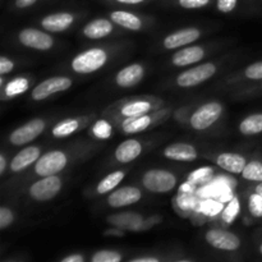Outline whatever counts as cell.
Instances as JSON below:
<instances>
[{
  "mask_svg": "<svg viewBox=\"0 0 262 262\" xmlns=\"http://www.w3.org/2000/svg\"><path fill=\"white\" fill-rule=\"evenodd\" d=\"M43 129H45V122L40 118H36L13 130L9 136V141L14 146L26 145L37 138L43 132Z\"/></svg>",
  "mask_w": 262,
  "mask_h": 262,
  "instance_id": "7",
  "label": "cell"
},
{
  "mask_svg": "<svg viewBox=\"0 0 262 262\" xmlns=\"http://www.w3.org/2000/svg\"><path fill=\"white\" fill-rule=\"evenodd\" d=\"M113 32V23L105 18H99L87 23L83 28V35L86 37L97 40V38L106 37Z\"/></svg>",
  "mask_w": 262,
  "mask_h": 262,
  "instance_id": "21",
  "label": "cell"
},
{
  "mask_svg": "<svg viewBox=\"0 0 262 262\" xmlns=\"http://www.w3.org/2000/svg\"><path fill=\"white\" fill-rule=\"evenodd\" d=\"M107 222L114 227L120 228V229H129V230H140L143 225V219L141 215L135 214V212H124V214L113 215L107 217Z\"/></svg>",
  "mask_w": 262,
  "mask_h": 262,
  "instance_id": "19",
  "label": "cell"
},
{
  "mask_svg": "<svg viewBox=\"0 0 262 262\" xmlns=\"http://www.w3.org/2000/svg\"><path fill=\"white\" fill-rule=\"evenodd\" d=\"M242 177L247 181L251 182H257L261 183L262 182V163L258 160H252L247 163L246 168L243 169Z\"/></svg>",
  "mask_w": 262,
  "mask_h": 262,
  "instance_id": "27",
  "label": "cell"
},
{
  "mask_svg": "<svg viewBox=\"0 0 262 262\" xmlns=\"http://www.w3.org/2000/svg\"><path fill=\"white\" fill-rule=\"evenodd\" d=\"M241 211V204H239V200L235 197V199H232L228 204V206L225 207V210L222 211V217L224 220V223L227 224H230L235 220V217L238 216Z\"/></svg>",
  "mask_w": 262,
  "mask_h": 262,
  "instance_id": "29",
  "label": "cell"
},
{
  "mask_svg": "<svg viewBox=\"0 0 262 262\" xmlns=\"http://www.w3.org/2000/svg\"><path fill=\"white\" fill-rule=\"evenodd\" d=\"M115 2L120 3V4H128V5H136V4H141L145 0H115Z\"/></svg>",
  "mask_w": 262,
  "mask_h": 262,
  "instance_id": "44",
  "label": "cell"
},
{
  "mask_svg": "<svg viewBox=\"0 0 262 262\" xmlns=\"http://www.w3.org/2000/svg\"><path fill=\"white\" fill-rule=\"evenodd\" d=\"M201 211L205 212L207 215H216L219 212L223 211V206L220 202L216 201H206L202 204Z\"/></svg>",
  "mask_w": 262,
  "mask_h": 262,
  "instance_id": "35",
  "label": "cell"
},
{
  "mask_svg": "<svg viewBox=\"0 0 262 262\" xmlns=\"http://www.w3.org/2000/svg\"><path fill=\"white\" fill-rule=\"evenodd\" d=\"M124 177H125L124 171L122 170L113 171V173H110L109 176H106L101 182H100L99 186H97V192H99L100 194L107 193V192H110L112 189H114L115 187L123 181Z\"/></svg>",
  "mask_w": 262,
  "mask_h": 262,
  "instance_id": "25",
  "label": "cell"
},
{
  "mask_svg": "<svg viewBox=\"0 0 262 262\" xmlns=\"http://www.w3.org/2000/svg\"><path fill=\"white\" fill-rule=\"evenodd\" d=\"M141 197H142V193L137 187L125 186L113 192L107 199V204L112 207L118 209V207H124L136 204V202L140 201Z\"/></svg>",
  "mask_w": 262,
  "mask_h": 262,
  "instance_id": "11",
  "label": "cell"
},
{
  "mask_svg": "<svg viewBox=\"0 0 262 262\" xmlns=\"http://www.w3.org/2000/svg\"><path fill=\"white\" fill-rule=\"evenodd\" d=\"M215 73H216V66L212 63H205L194 67V68L187 69L183 73L179 74L177 78V83L184 89L193 87L210 79Z\"/></svg>",
  "mask_w": 262,
  "mask_h": 262,
  "instance_id": "5",
  "label": "cell"
},
{
  "mask_svg": "<svg viewBox=\"0 0 262 262\" xmlns=\"http://www.w3.org/2000/svg\"><path fill=\"white\" fill-rule=\"evenodd\" d=\"M142 183L147 191L154 193H166L177 184V178L173 173L165 169H151L143 174Z\"/></svg>",
  "mask_w": 262,
  "mask_h": 262,
  "instance_id": "2",
  "label": "cell"
},
{
  "mask_svg": "<svg viewBox=\"0 0 262 262\" xmlns=\"http://www.w3.org/2000/svg\"><path fill=\"white\" fill-rule=\"evenodd\" d=\"M130 262H159V258L156 257H138L130 260Z\"/></svg>",
  "mask_w": 262,
  "mask_h": 262,
  "instance_id": "43",
  "label": "cell"
},
{
  "mask_svg": "<svg viewBox=\"0 0 262 262\" xmlns=\"http://www.w3.org/2000/svg\"><path fill=\"white\" fill-rule=\"evenodd\" d=\"M142 152V146L137 140H127L120 143L115 150V158L119 163H130Z\"/></svg>",
  "mask_w": 262,
  "mask_h": 262,
  "instance_id": "20",
  "label": "cell"
},
{
  "mask_svg": "<svg viewBox=\"0 0 262 262\" xmlns=\"http://www.w3.org/2000/svg\"><path fill=\"white\" fill-rule=\"evenodd\" d=\"M92 262H119L122 261V255L118 253L117 251H99L95 253L91 258Z\"/></svg>",
  "mask_w": 262,
  "mask_h": 262,
  "instance_id": "30",
  "label": "cell"
},
{
  "mask_svg": "<svg viewBox=\"0 0 262 262\" xmlns=\"http://www.w3.org/2000/svg\"><path fill=\"white\" fill-rule=\"evenodd\" d=\"M200 36H201V32L194 27L176 31V32L170 33V35H168L164 38V48L168 49V50H173V49L188 45V43L199 40Z\"/></svg>",
  "mask_w": 262,
  "mask_h": 262,
  "instance_id": "12",
  "label": "cell"
},
{
  "mask_svg": "<svg viewBox=\"0 0 262 262\" xmlns=\"http://www.w3.org/2000/svg\"><path fill=\"white\" fill-rule=\"evenodd\" d=\"M210 0H178V4L184 9H200L206 7Z\"/></svg>",
  "mask_w": 262,
  "mask_h": 262,
  "instance_id": "37",
  "label": "cell"
},
{
  "mask_svg": "<svg viewBox=\"0 0 262 262\" xmlns=\"http://www.w3.org/2000/svg\"><path fill=\"white\" fill-rule=\"evenodd\" d=\"M206 242L217 250L235 251L241 247V239L233 233L222 229H211L206 233Z\"/></svg>",
  "mask_w": 262,
  "mask_h": 262,
  "instance_id": "10",
  "label": "cell"
},
{
  "mask_svg": "<svg viewBox=\"0 0 262 262\" xmlns=\"http://www.w3.org/2000/svg\"><path fill=\"white\" fill-rule=\"evenodd\" d=\"M164 156L176 161H193L197 159V151L188 143H173L164 150Z\"/></svg>",
  "mask_w": 262,
  "mask_h": 262,
  "instance_id": "15",
  "label": "cell"
},
{
  "mask_svg": "<svg viewBox=\"0 0 262 262\" xmlns=\"http://www.w3.org/2000/svg\"><path fill=\"white\" fill-rule=\"evenodd\" d=\"M61 186H63V183H61V179L59 177H42V179L35 182L31 186L30 194L36 201H49L60 192Z\"/></svg>",
  "mask_w": 262,
  "mask_h": 262,
  "instance_id": "6",
  "label": "cell"
},
{
  "mask_svg": "<svg viewBox=\"0 0 262 262\" xmlns=\"http://www.w3.org/2000/svg\"><path fill=\"white\" fill-rule=\"evenodd\" d=\"M216 164L225 171L232 174H242L243 169L247 165V160L239 154L225 152L217 156Z\"/></svg>",
  "mask_w": 262,
  "mask_h": 262,
  "instance_id": "17",
  "label": "cell"
},
{
  "mask_svg": "<svg viewBox=\"0 0 262 262\" xmlns=\"http://www.w3.org/2000/svg\"><path fill=\"white\" fill-rule=\"evenodd\" d=\"M38 0H15V7L19 8V9H26V8L36 4Z\"/></svg>",
  "mask_w": 262,
  "mask_h": 262,
  "instance_id": "41",
  "label": "cell"
},
{
  "mask_svg": "<svg viewBox=\"0 0 262 262\" xmlns=\"http://www.w3.org/2000/svg\"><path fill=\"white\" fill-rule=\"evenodd\" d=\"M178 204H179V206L184 210H191V209H193V206H194L193 199H192L191 196H188V194H184V196L179 197Z\"/></svg>",
  "mask_w": 262,
  "mask_h": 262,
  "instance_id": "40",
  "label": "cell"
},
{
  "mask_svg": "<svg viewBox=\"0 0 262 262\" xmlns=\"http://www.w3.org/2000/svg\"><path fill=\"white\" fill-rule=\"evenodd\" d=\"M246 77L252 81H262V61L248 66L245 71Z\"/></svg>",
  "mask_w": 262,
  "mask_h": 262,
  "instance_id": "33",
  "label": "cell"
},
{
  "mask_svg": "<svg viewBox=\"0 0 262 262\" xmlns=\"http://www.w3.org/2000/svg\"><path fill=\"white\" fill-rule=\"evenodd\" d=\"M223 106L219 102H207L200 106L191 117V125L196 130H205L220 118Z\"/></svg>",
  "mask_w": 262,
  "mask_h": 262,
  "instance_id": "4",
  "label": "cell"
},
{
  "mask_svg": "<svg viewBox=\"0 0 262 262\" xmlns=\"http://www.w3.org/2000/svg\"><path fill=\"white\" fill-rule=\"evenodd\" d=\"M255 192H257V193L260 194V196L262 197V182H261V183H258L257 186H256V189H255Z\"/></svg>",
  "mask_w": 262,
  "mask_h": 262,
  "instance_id": "46",
  "label": "cell"
},
{
  "mask_svg": "<svg viewBox=\"0 0 262 262\" xmlns=\"http://www.w3.org/2000/svg\"><path fill=\"white\" fill-rule=\"evenodd\" d=\"M110 18L114 23L123 28H127L130 31H138L142 27V20L137 17L136 14L130 12H125V10H115L110 14Z\"/></svg>",
  "mask_w": 262,
  "mask_h": 262,
  "instance_id": "22",
  "label": "cell"
},
{
  "mask_svg": "<svg viewBox=\"0 0 262 262\" xmlns=\"http://www.w3.org/2000/svg\"><path fill=\"white\" fill-rule=\"evenodd\" d=\"M13 212L12 210L8 207H2L0 209V229H7L10 224L13 223Z\"/></svg>",
  "mask_w": 262,
  "mask_h": 262,
  "instance_id": "36",
  "label": "cell"
},
{
  "mask_svg": "<svg viewBox=\"0 0 262 262\" xmlns=\"http://www.w3.org/2000/svg\"><path fill=\"white\" fill-rule=\"evenodd\" d=\"M248 209L252 216L262 217V197L257 192H253L248 199Z\"/></svg>",
  "mask_w": 262,
  "mask_h": 262,
  "instance_id": "31",
  "label": "cell"
},
{
  "mask_svg": "<svg viewBox=\"0 0 262 262\" xmlns=\"http://www.w3.org/2000/svg\"><path fill=\"white\" fill-rule=\"evenodd\" d=\"M13 67H14L13 61L9 60L7 56H2V58H0V74H2V76L9 73L13 69Z\"/></svg>",
  "mask_w": 262,
  "mask_h": 262,
  "instance_id": "39",
  "label": "cell"
},
{
  "mask_svg": "<svg viewBox=\"0 0 262 262\" xmlns=\"http://www.w3.org/2000/svg\"><path fill=\"white\" fill-rule=\"evenodd\" d=\"M38 158H40V148L36 147V146L26 147L13 158L12 163H10V169L18 173V171L30 166L32 163L37 161Z\"/></svg>",
  "mask_w": 262,
  "mask_h": 262,
  "instance_id": "18",
  "label": "cell"
},
{
  "mask_svg": "<svg viewBox=\"0 0 262 262\" xmlns=\"http://www.w3.org/2000/svg\"><path fill=\"white\" fill-rule=\"evenodd\" d=\"M78 120L76 119H67L63 122L58 123L53 129L54 137H67V136L72 135L78 129Z\"/></svg>",
  "mask_w": 262,
  "mask_h": 262,
  "instance_id": "28",
  "label": "cell"
},
{
  "mask_svg": "<svg viewBox=\"0 0 262 262\" xmlns=\"http://www.w3.org/2000/svg\"><path fill=\"white\" fill-rule=\"evenodd\" d=\"M151 124V118L148 115H140V117L129 118L123 124V129L125 133H137L147 129Z\"/></svg>",
  "mask_w": 262,
  "mask_h": 262,
  "instance_id": "24",
  "label": "cell"
},
{
  "mask_svg": "<svg viewBox=\"0 0 262 262\" xmlns=\"http://www.w3.org/2000/svg\"><path fill=\"white\" fill-rule=\"evenodd\" d=\"M72 86V81L68 77H51V78L45 79L41 83H38L35 89L32 90V99L36 101L48 99L49 96L58 92L66 91Z\"/></svg>",
  "mask_w": 262,
  "mask_h": 262,
  "instance_id": "8",
  "label": "cell"
},
{
  "mask_svg": "<svg viewBox=\"0 0 262 262\" xmlns=\"http://www.w3.org/2000/svg\"><path fill=\"white\" fill-rule=\"evenodd\" d=\"M151 110V104L147 101H135L127 104L123 106L122 115L127 118H135L140 117V115H145L146 113Z\"/></svg>",
  "mask_w": 262,
  "mask_h": 262,
  "instance_id": "26",
  "label": "cell"
},
{
  "mask_svg": "<svg viewBox=\"0 0 262 262\" xmlns=\"http://www.w3.org/2000/svg\"><path fill=\"white\" fill-rule=\"evenodd\" d=\"M107 55L102 49L94 48L78 54L72 61V69L77 73L89 74L99 71L105 66Z\"/></svg>",
  "mask_w": 262,
  "mask_h": 262,
  "instance_id": "1",
  "label": "cell"
},
{
  "mask_svg": "<svg viewBox=\"0 0 262 262\" xmlns=\"http://www.w3.org/2000/svg\"><path fill=\"white\" fill-rule=\"evenodd\" d=\"M19 42L27 48L35 50H49L54 45V40L50 35L35 28H25L18 35Z\"/></svg>",
  "mask_w": 262,
  "mask_h": 262,
  "instance_id": "9",
  "label": "cell"
},
{
  "mask_svg": "<svg viewBox=\"0 0 262 262\" xmlns=\"http://www.w3.org/2000/svg\"><path fill=\"white\" fill-rule=\"evenodd\" d=\"M27 89V81L26 79H15V81L10 82L8 84V90H7V94L8 95H17L19 92H23L25 90Z\"/></svg>",
  "mask_w": 262,
  "mask_h": 262,
  "instance_id": "34",
  "label": "cell"
},
{
  "mask_svg": "<svg viewBox=\"0 0 262 262\" xmlns=\"http://www.w3.org/2000/svg\"><path fill=\"white\" fill-rule=\"evenodd\" d=\"M67 156L61 151L55 150L46 152L36 161L35 171L40 177L56 176L67 166Z\"/></svg>",
  "mask_w": 262,
  "mask_h": 262,
  "instance_id": "3",
  "label": "cell"
},
{
  "mask_svg": "<svg viewBox=\"0 0 262 262\" xmlns=\"http://www.w3.org/2000/svg\"><path fill=\"white\" fill-rule=\"evenodd\" d=\"M83 261H84V257L82 255H78V253L69 255L61 260V262H83Z\"/></svg>",
  "mask_w": 262,
  "mask_h": 262,
  "instance_id": "42",
  "label": "cell"
},
{
  "mask_svg": "<svg viewBox=\"0 0 262 262\" xmlns=\"http://www.w3.org/2000/svg\"><path fill=\"white\" fill-rule=\"evenodd\" d=\"M5 168H7V160H5L4 156H0V174H4Z\"/></svg>",
  "mask_w": 262,
  "mask_h": 262,
  "instance_id": "45",
  "label": "cell"
},
{
  "mask_svg": "<svg viewBox=\"0 0 262 262\" xmlns=\"http://www.w3.org/2000/svg\"><path fill=\"white\" fill-rule=\"evenodd\" d=\"M239 130L242 135L246 136H255L262 133V114L248 115L246 119H243L239 124Z\"/></svg>",
  "mask_w": 262,
  "mask_h": 262,
  "instance_id": "23",
  "label": "cell"
},
{
  "mask_svg": "<svg viewBox=\"0 0 262 262\" xmlns=\"http://www.w3.org/2000/svg\"><path fill=\"white\" fill-rule=\"evenodd\" d=\"M205 56V50L201 46H189L177 51L171 58V63L176 67H187L197 63Z\"/></svg>",
  "mask_w": 262,
  "mask_h": 262,
  "instance_id": "16",
  "label": "cell"
},
{
  "mask_svg": "<svg viewBox=\"0 0 262 262\" xmlns=\"http://www.w3.org/2000/svg\"><path fill=\"white\" fill-rule=\"evenodd\" d=\"M74 22V17L72 13L68 12H59L49 14L41 20V26L45 30L51 31V32H61V31L68 30Z\"/></svg>",
  "mask_w": 262,
  "mask_h": 262,
  "instance_id": "13",
  "label": "cell"
},
{
  "mask_svg": "<svg viewBox=\"0 0 262 262\" xmlns=\"http://www.w3.org/2000/svg\"><path fill=\"white\" fill-rule=\"evenodd\" d=\"M238 0H217L216 7L222 13H230L235 9Z\"/></svg>",
  "mask_w": 262,
  "mask_h": 262,
  "instance_id": "38",
  "label": "cell"
},
{
  "mask_svg": "<svg viewBox=\"0 0 262 262\" xmlns=\"http://www.w3.org/2000/svg\"><path fill=\"white\" fill-rule=\"evenodd\" d=\"M143 76H145V69L141 64H130V66H127L122 71H119L115 81L119 87L128 89V87L137 84L143 78Z\"/></svg>",
  "mask_w": 262,
  "mask_h": 262,
  "instance_id": "14",
  "label": "cell"
},
{
  "mask_svg": "<svg viewBox=\"0 0 262 262\" xmlns=\"http://www.w3.org/2000/svg\"><path fill=\"white\" fill-rule=\"evenodd\" d=\"M260 252H261V255H262V245L260 246Z\"/></svg>",
  "mask_w": 262,
  "mask_h": 262,
  "instance_id": "47",
  "label": "cell"
},
{
  "mask_svg": "<svg viewBox=\"0 0 262 262\" xmlns=\"http://www.w3.org/2000/svg\"><path fill=\"white\" fill-rule=\"evenodd\" d=\"M212 176V169L206 166V168H200L197 170H194L191 176L188 177V182L191 184H197L202 183V182L207 181L210 177Z\"/></svg>",
  "mask_w": 262,
  "mask_h": 262,
  "instance_id": "32",
  "label": "cell"
}]
</instances>
